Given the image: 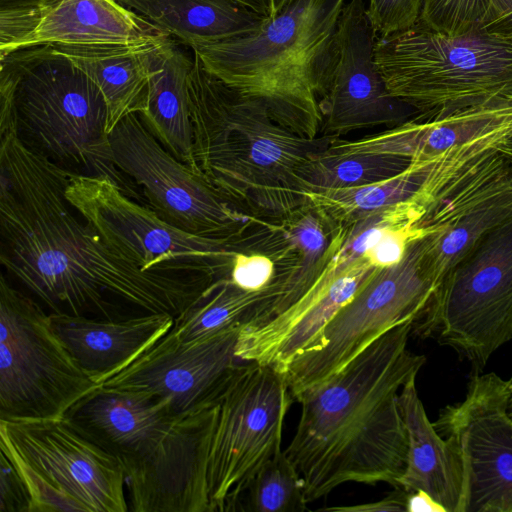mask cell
Masks as SVG:
<instances>
[{"label": "cell", "mask_w": 512, "mask_h": 512, "mask_svg": "<svg viewBox=\"0 0 512 512\" xmlns=\"http://www.w3.org/2000/svg\"><path fill=\"white\" fill-rule=\"evenodd\" d=\"M26 485L10 459L0 452V512H29Z\"/></svg>", "instance_id": "obj_35"}, {"label": "cell", "mask_w": 512, "mask_h": 512, "mask_svg": "<svg viewBox=\"0 0 512 512\" xmlns=\"http://www.w3.org/2000/svg\"><path fill=\"white\" fill-rule=\"evenodd\" d=\"M289 0H268L270 16L277 14Z\"/></svg>", "instance_id": "obj_42"}, {"label": "cell", "mask_w": 512, "mask_h": 512, "mask_svg": "<svg viewBox=\"0 0 512 512\" xmlns=\"http://www.w3.org/2000/svg\"><path fill=\"white\" fill-rule=\"evenodd\" d=\"M437 288L423 261L422 237L410 242L399 263L374 268L311 346L288 365L284 377L294 400L391 328L414 322Z\"/></svg>", "instance_id": "obj_10"}, {"label": "cell", "mask_w": 512, "mask_h": 512, "mask_svg": "<svg viewBox=\"0 0 512 512\" xmlns=\"http://www.w3.org/2000/svg\"><path fill=\"white\" fill-rule=\"evenodd\" d=\"M375 58L391 95L430 114L512 95V32L481 26L448 36L420 23L377 37Z\"/></svg>", "instance_id": "obj_6"}, {"label": "cell", "mask_w": 512, "mask_h": 512, "mask_svg": "<svg viewBox=\"0 0 512 512\" xmlns=\"http://www.w3.org/2000/svg\"><path fill=\"white\" fill-rule=\"evenodd\" d=\"M152 43L51 45L67 56L100 89L108 109V134L127 115L140 114L146 109L148 94L146 50Z\"/></svg>", "instance_id": "obj_27"}, {"label": "cell", "mask_w": 512, "mask_h": 512, "mask_svg": "<svg viewBox=\"0 0 512 512\" xmlns=\"http://www.w3.org/2000/svg\"><path fill=\"white\" fill-rule=\"evenodd\" d=\"M241 327L188 342L167 333L98 386L151 394L177 414L220 400L245 362L235 353Z\"/></svg>", "instance_id": "obj_16"}, {"label": "cell", "mask_w": 512, "mask_h": 512, "mask_svg": "<svg viewBox=\"0 0 512 512\" xmlns=\"http://www.w3.org/2000/svg\"><path fill=\"white\" fill-rule=\"evenodd\" d=\"M284 374L245 361L221 396L207 465L210 512L234 511L254 474L281 450L293 402Z\"/></svg>", "instance_id": "obj_11"}, {"label": "cell", "mask_w": 512, "mask_h": 512, "mask_svg": "<svg viewBox=\"0 0 512 512\" xmlns=\"http://www.w3.org/2000/svg\"><path fill=\"white\" fill-rule=\"evenodd\" d=\"M407 512H445L427 493L423 491L409 492Z\"/></svg>", "instance_id": "obj_38"}, {"label": "cell", "mask_w": 512, "mask_h": 512, "mask_svg": "<svg viewBox=\"0 0 512 512\" xmlns=\"http://www.w3.org/2000/svg\"><path fill=\"white\" fill-rule=\"evenodd\" d=\"M107 121L100 89L51 45L0 57V134L15 131L29 150L58 167L109 178L133 198L134 184L114 164Z\"/></svg>", "instance_id": "obj_5"}, {"label": "cell", "mask_w": 512, "mask_h": 512, "mask_svg": "<svg viewBox=\"0 0 512 512\" xmlns=\"http://www.w3.org/2000/svg\"><path fill=\"white\" fill-rule=\"evenodd\" d=\"M109 140L115 166L141 188L161 219L206 238L233 240L240 234L248 218L200 172L165 149L138 113L121 119Z\"/></svg>", "instance_id": "obj_12"}, {"label": "cell", "mask_w": 512, "mask_h": 512, "mask_svg": "<svg viewBox=\"0 0 512 512\" xmlns=\"http://www.w3.org/2000/svg\"><path fill=\"white\" fill-rule=\"evenodd\" d=\"M168 35L116 0L0 9V57L39 45H142Z\"/></svg>", "instance_id": "obj_18"}, {"label": "cell", "mask_w": 512, "mask_h": 512, "mask_svg": "<svg viewBox=\"0 0 512 512\" xmlns=\"http://www.w3.org/2000/svg\"><path fill=\"white\" fill-rule=\"evenodd\" d=\"M409 492L401 487H395L386 497L376 502L353 506L329 507L322 510L343 512H407V498Z\"/></svg>", "instance_id": "obj_36"}, {"label": "cell", "mask_w": 512, "mask_h": 512, "mask_svg": "<svg viewBox=\"0 0 512 512\" xmlns=\"http://www.w3.org/2000/svg\"><path fill=\"white\" fill-rule=\"evenodd\" d=\"M49 314L56 333L73 358L98 385L166 335L175 320L169 314L119 320Z\"/></svg>", "instance_id": "obj_22"}, {"label": "cell", "mask_w": 512, "mask_h": 512, "mask_svg": "<svg viewBox=\"0 0 512 512\" xmlns=\"http://www.w3.org/2000/svg\"><path fill=\"white\" fill-rule=\"evenodd\" d=\"M345 0H289L250 34L191 46L203 66L260 101L285 129L316 139L323 96L337 59Z\"/></svg>", "instance_id": "obj_4"}, {"label": "cell", "mask_w": 512, "mask_h": 512, "mask_svg": "<svg viewBox=\"0 0 512 512\" xmlns=\"http://www.w3.org/2000/svg\"><path fill=\"white\" fill-rule=\"evenodd\" d=\"M424 0H367L366 14L378 37L407 30L420 19Z\"/></svg>", "instance_id": "obj_33"}, {"label": "cell", "mask_w": 512, "mask_h": 512, "mask_svg": "<svg viewBox=\"0 0 512 512\" xmlns=\"http://www.w3.org/2000/svg\"><path fill=\"white\" fill-rule=\"evenodd\" d=\"M193 151L200 173L233 205L269 216L305 205V166L335 139L302 138L267 108L211 74L193 56L188 80Z\"/></svg>", "instance_id": "obj_3"}, {"label": "cell", "mask_w": 512, "mask_h": 512, "mask_svg": "<svg viewBox=\"0 0 512 512\" xmlns=\"http://www.w3.org/2000/svg\"><path fill=\"white\" fill-rule=\"evenodd\" d=\"M43 0H0V9L20 8L38 5Z\"/></svg>", "instance_id": "obj_41"}, {"label": "cell", "mask_w": 512, "mask_h": 512, "mask_svg": "<svg viewBox=\"0 0 512 512\" xmlns=\"http://www.w3.org/2000/svg\"><path fill=\"white\" fill-rule=\"evenodd\" d=\"M482 26L512 32V0H489Z\"/></svg>", "instance_id": "obj_37"}, {"label": "cell", "mask_w": 512, "mask_h": 512, "mask_svg": "<svg viewBox=\"0 0 512 512\" xmlns=\"http://www.w3.org/2000/svg\"><path fill=\"white\" fill-rule=\"evenodd\" d=\"M512 215V200L486 204L422 237L423 261L438 286L493 227Z\"/></svg>", "instance_id": "obj_29"}, {"label": "cell", "mask_w": 512, "mask_h": 512, "mask_svg": "<svg viewBox=\"0 0 512 512\" xmlns=\"http://www.w3.org/2000/svg\"><path fill=\"white\" fill-rule=\"evenodd\" d=\"M0 261L49 313L119 320L182 314L217 276L195 264L142 270L68 202L69 171L0 134Z\"/></svg>", "instance_id": "obj_1"}, {"label": "cell", "mask_w": 512, "mask_h": 512, "mask_svg": "<svg viewBox=\"0 0 512 512\" xmlns=\"http://www.w3.org/2000/svg\"><path fill=\"white\" fill-rule=\"evenodd\" d=\"M489 0H424L418 23L448 36L468 33L482 26Z\"/></svg>", "instance_id": "obj_32"}, {"label": "cell", "mask_w": 512, "mask_h": 512, "mask_svg": "<svg viewBox=\"0 0 512 512\" xmlns=\"http://www.w3.org/2000/svg\"><path fill=\"white\" fill-rule=\"evenodd\" d=\"M188 46L257 31L264 17L234 0H116Z\"/></svg>", "instance_id": "obj_26"}, {"label": "cell", "mask_w": 512, "mask_h": 512, "mask_svg": "<svg viewBox=\"0 0 512 512\" xmlns=\"http://www.w3.org/2000/svg\"><path fill=\"white\" fill-rule=\"evenodd\" d=\"M377 34L365 0L343 5L337 26V59L319 100L322 128L335 137L380 126L393 128L418 111L388 91L375 58Z\"/></svg>", "instance_id": "obj_15"}, {"label": "cell", "mask_w": 512, "mask_h": 512, "mask_svg": "<svg viewBox=\"0 0 512 512\" xmlns=\"http://www.w3.org/2000/svg\"><path fill=\"white\" fill-rule=\"evenodd\" d=\"M411 334L451 348L479 370L512 340V215L445 276Z\"/></svg>", "instance_id": "obj_8"}, {"label": "cell", "mask_w": 512, "mask_h": 512, "mask_svg": "<svg viewBox=\"0 0 512 512\" xmlns=\"http://www.w3.org/2000/svg\"><path fill=\"white\" fill-rule=\"evenodd\" d=\"M177 415L162 398L102 386L65 414L79 432L119 461L125 476L148 459Z\"/></svg>", "instance_id": "obj_20"}, {"label": "cell", "mask_w": 512, "mask_h": 512, "mask_svg": "<svg viewBox=\"0 0 512 512\" xmlns=\"http://www.w3.org/2000/svg\"><path fill=\"white\" fill-rule=\"evenodd\" d=\"M0 452L30 497L29 512H126L119 461L79 432L66 416L0 418Z\"/></svg>", "instance_id": "obj_7"}, {"label": "cell", "mask_w": 512, "mask_h": 512, "mask_svg": "<svg viewBox=\"0 0 512 512\" xmlns=\"http://www.w3.org/2000/svg\"><path fill=\"white\" fill-rule=\"evenodd\" d=\"M268 295V285L247 291L230 276L216 278L175 320L169 334L181 342L193 341L234 326H243L253 308Z\"/></svg>", "instance_id": "obj_28"}, {"label": "cell", "mask_w": 512, "mask_h": 512, "mask_svg": "<svg viewBox=\"0 0 512 512\" xmlns=\"http://www.w3.org/2000/svg\"><path fill=\"white\" fill-rule=\"evenodd\" d=\"M98 384L56 333L49 312L0 277V418L64 416Z\"/></svg>", "instance_id": "obj_9"}, {"label": "cell", "mask_w": 512, "mask_h": 512, "mask_svg": "<svg viewBox=\"0 0 512 512\" xmlns=\"http://www.w3.org/2000/svg\"><path fill=\"white\" fill-rule=\"evenodd\" d=\"M65 195L109 245L142 270L197 264L223 272L236 255L231 249L233 240L183 231L124 194L109 178L69 172Z\"/></svg>", "instance_id": "obj_13"}, {"label": "cell", "mask_w": 512, "mask_h": 512, "mask_svg": "<svg viewBox=\"0 0 512 512\" xmlns=\"http://www.w3.org/2000/svg\"><path fill=\"white\" fill-rule=\"evenodd\" d=\"M398 403L408 435V454L397 487L427 493L445 512H462L464 470L461 458L428 419L416 389V377L402 387Z\"/></svg>", "instance_id": "obj_23"}, {"label": "cell", "mask_w": 512, "mask_h": 512, "mask_svg": "<svg viewBox=\"0 0 512 512\" xmlns=\"http://www.w3.org/2000/svg\"><path fill=\"white\" fill-rule=\"evenodd\" d=\"M412 324L391 328L297 397L300 419L284 452L304 481L308 503L344 483L398 486L408 454L398 396L426 362L407 347Z\"/></svg>", "instance_id": "obj_2"}, {"label": "cell", "mask_w": 512, "mask_h": 512, "mask_svg": "<svg viewBox=\"0 0 512 512\" xmlns=\"http://www.w3.org/2000/svg\"><path fill=\"white\" fill-rule=\"evenodd\" d=\"M146 63L147 106L139 116L165 149L200 172L193 151L188 88L193 60L166 36L148 46Z\"/></svg>", "instance_id": "obj_24"}, {"label": "cell", "mask_w": 512, "mask_h": 512, "mask_svg": "<svg viewBox=\"0 0 512 512\" xmlns=\"http://www.w3.org/2000/svg\"><path fill=\"white\" fill-rule=\"evenodd\" d=\"M496 149L512 163V128L498 141Z\"/></svg>", "instance_id": "obj_40"}, {"label": "cell", "mask_w": 512, "mask_h": 512, "mask_svg": "<svg viewBox=\"0 0 512 512\" xmlns=\"http://www.w3.org/2000/svg\"><path fill=\"white\" fill-rule=\"evenodd\" d=\"M307 504L304 481L281 449L250 479L234 511L302 512Z\"/></svg>", "instance_id": "obj_31"}, {"label": "cell", "mask_w": 512, "mask_h": 512, "mask_svg": "<svg viewBox=\"0 0 512 512\" xmlns=\"http://www.w3.org/2000/svg\"><path fill=\"white\" fill-rule=\"evenodd\" d=\"M512 127V99L430 114L355 141L334 140L326 152L333 155L382 153L411 161L436 159L448 150L503 133Z\"/></svg>", "instance_id": "obj_21"}, {"label": "cell", "mask_w": 512, "mask_h": 512, "mask_svg": "<svg viewBox=\"0 0 512 512\" xmlns=\"http://www.w3.org/2000/svg\"><path fill=\"white\" fill-rule=\"evenodd\" d=\"M220 400L180 413L149 458L125 477L134 512H210L207 465Z\"/></svg>", "instance_id": "obj_17"}, {"label": "cell", "mask_w": 512, "mask_h": 512, "mask_svg": "<svg viewBox=\"0 0 512 512\" xmlns=\"http://www.w3.org/2000/svg\"><path fill=\"white\" fill-rule=\"evenodd\" d=\"M234 1L243 4L244 6L252 9L253 11L257 12L258 14H260L264 17L270 16L268 0H234Z\"/></svg>", "instance_id": "obj_39"}, {"label": "cell", "mask_w": 512, "mask_h": 512, "mask_svg": "<svg viewBox=\"0 0 512 512\" xmlns=\"http://www.w3.org/2000/svg\"><path fill=\"white\" fill-rule=\"evenodd\" d=\"M274 271L273 261L265 255L236 253L229 276L241 289L259 291L271 282Z\"/></svg>", "instance_id": "obj_34"}, {"label": "cell", "mask_w": 512, "mask_h": 512, "mask_svg": "<svg viewBox=\"0 0 512 512\" xmlns=\"http://www.w3.org/2000/svg\"><path fill=\"white\" fill-rule=\"evenodd\" d=\"M443 158L444 154L432 160L411 161L402 172L371 184L309 191L304 194L305 204L328 225L342 228L403 203H416L426 213L437 187Z\"/></svg>", "instance_id": "obj_25"}, {"label": "cell", "mask_w": 512, "mask_h": 512, "mask_svg": "<svg viewBox=\"0 0 512 512\" xmlns=\"http://www.w3.org/2000/svg\"><path fill=\"white\" fill-rule=\"evenodd\" d=\"M410 163L408 158L390 154L333 155L324 150L305 166L302 183L305 193L361 186L392 177L405 170Z\"/></svg>", "instance_id": "obj_30"}, {"label": "cell", "mask_w": 512, "mask_h": 512, "mask_svg": "<svg viewBox=\"0 0 512 512\" xmlns=\"http://www.w3.org/2000/svg\"><path fill=\"white\" fill-rule=\"evenodd\" d=\"M374 268L364 257L341 264L330 256L313 284L287 309L258 327H241L236 356L284 374L354 297Z\"/></svg>", "instance_id": "obj_19"}, {"label": "cell", "mask_w": 512, "mask_h": 512, "mask_svg": "<svg viewBox=\"0 0 512 512\" xmlns=\"http://www.w3.org/2000/svg\"><path fill=\"white\" fill-rule=\"evenodd\" d=\"M508 380L475 369L462 401L432 422L459 454L462 512H512V417Z\"/></svg>", "instance_id": "obj_14"}]
</instances>
